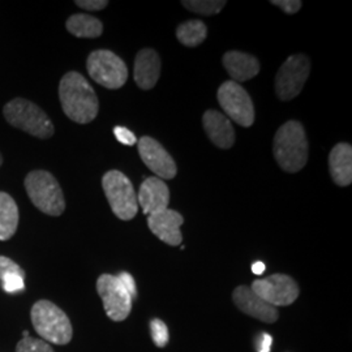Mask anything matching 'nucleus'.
Masks as SVG:
<instances>
[{
  "label": "nucleus",
  "mask_w": 352,
  "mask_h": 352,
  "mask_svg": "<svg viewBox=\"0 0 352 352\" xmlns=\"http://www.w3.org/2000/svg\"><path fill=\"white\" fill-rule=\"evenodd\" d=\"M102 187L113 214L122 221L135 218L139 209V202L131 180L123 173L111 170L102 179Z\"/></svg>",
  "instance_id": "6"
},
{
  "label": "nucleus",
  "mask_w": 352,
  "mask_h": 352,
  "mask_svg": "<svg viewBox=\"0 0 352 352\" xmlns=\"http://www.w3.org/2000/svg\"><path fill=\"white\" fill-rule=\"evenodd\" d=\"M206 36L208 29L200 20H189L187 23L179 25L176 30V37L179 42L187 47H196L201 45Z\"/></svg>",
  "instance_id": "23"
},
{
  "label": "nucleus",
  "mask_w": 352,
  "mask_h": 352,
  "mask_svg": "<svg viewBox=\"0 0 352 352\" xmlns=\"http://www.w3.org/2000/svg\"><path fill=\"white\" fill-rule=\"evenodd\" d=\"M218 101L227 116L241 126L254 123V107L250 94L235 81H226L218 89Z\"/></svg>",
  "instance_id": "10"
},
{
  "label": "nucleus",
  "mask_w": 352,
  "mask_h": 352,
  "mask_svg": "<svg viewBox=\"0 0 352 352\" xmlns=\"http://www.w3.org/2000/svg\"><path fill=\"white\" fill-rule=\"evenodd\" d=\"M182 4L188 10L195 13H200L205 16L217 14L223 10L226 6L225 0H184Z\"/></svg>",
  "instance_id": "24"
},
{
  "label": "nucleus",
  "mask_w": 352,
  "mask_h": 352,
  "mask_svg": "<svg viewBox=\"0 0 352 352\" xmlns=\"http://www.w3.org/2000/svg\"><path fill=\"white\" fill-rule=\"evenodd\" d=\"M311 72L308 56L292 55L280 65L276 77V91L279 100L289 101L298 97Z\"/></svg>",
  "instance_id": "8"
},
{
  "label": "nucleus",
  "mask_w": 352,
  "mask_h": 352,
  "mask_svg": "<svg viewBox=\"0 0 352 352\" xmlns=\"http://www.w3.org/2000/svg\"><path fill=\"white\" fill-rule=\"evenodd\" d=\"M272 4L277 6L282 11L289 13V14H294V13L300 11L302 6L300 0H273Z\"/></svg>",
  "instance_id": "28"
},
{
  "label": "nucleus",
  "mask_w": 352,
  "mask_h": 352,
  "mask_svg": "<svg viewBox=\"0 0 352 352\" xmlns=\"http://www.w3.org/2000/svg\"><path fill=\"white\" fill-rule=\"evenodd\" d=\"M3 164V157H1V154H0V166Z\"/></svg>",
  "instance_id": "34"
},
{
  "label": "nucleus",
  "mask_w": 352,
  "mask_h": 352,
  "mask_svg": "<svg viewBox=\"0 0 352 352\" xmlns=\"http://www.w3.org/2000/svg\"><path fill=\"white\" fill-rule=\"evenodd\" d=\"M113 135L120 144L126 145V146H132L138 142L135 133L132 131H129L128 128H124V126H115L113 128Z\"/></svg>",
  "instance_id": "27"
},
{
  "label": "nucleus",
  "mask_w": 352,
  "mask_h": 352,
  "mask_svg": "<svg viewBox=\"0 0 352 352\" xmlns=\"http://www.w3.org/2000/svg\"><path fill=\"white\" fill-rule=\"evenodd\" d=\"M266 270V266H265L263 261H256L252 264V272L256 274V276H263Z\"/></svg>",
  "instance_id": "32"
},
{
  "label": "nucleus",
  "mask_w": 352,
  "mask_h": 352,
  "mask_svg": "<svg viewBox=\"0 0 352 352\" xmlns=\"http://www.w3.org/2000/svg\"><path fill=\"white\" fill-rule=\"evenodd\" d=\"M25 337H29V333H28V331H24V338H25Z\"/></svg>",
  "instance_id": "33"
},
{
  "label": "nucleus",
  "mask_w": 352,
  "mask_h": 352,
  "mask_svg": "<svg viewBox=\"0 0 352 352\" xmlns=\"http://www.w3.org/2000/svg\"><path fill=\"white\" fill-rule=\"evenodd\" d=\"M7 122L38 139H50L54 135V124L41 107L24 98H16L4 106Z\"/></svg>",
  "instance_id": "5"
},
{
  "label": "nucleus",
  "mask_w": 352,
  "mask_h": 352,
  "mask_svg": "<svg viewBox=\"0 0 352 352\" xmlns=\"http://www.w3.org/2000/svg\"><path fill=\"white\" fill-rule=\"evenodd\" d=\"M151 331L157 347H164L168 343V329L162 320L154 318L151 322Z\"/></svg>",
  "instance_id": "26"
},
{
  "label": "nucleus",
  "mask_w": 352,
  "mask_h": 352,
  "mask_svg": "<svg viewBox=\"0 0 352 352\" xmlns=\"http://www.w3.org/2000/svg\"><path fill=\"white\" fill-rule=\"evenodd\" d=\"M252 289L263 300L273 307H285L295 302L299 296V286L286 274H274L263 279H256Z\"/></svg>",
  "instance_id": "11"
},
{
  "label": "nucleus",
  "mask_w": 352,
  "mask_h": 352,
  "mask_svg": "<svg viewBox=\"0 0 352 352\" xmlns=\"http://www.w3.org/2000/svg\"><path fill=\"white\" fill-rule=\"evenodd\" d=\"M16 352H55L50 343L43 340H37L33 337H25L17 343Z\"/></svg>",
  "instance_id": "25"
},
{
  "label": "nucleus",
  "mask_w": 352,
  "mask_h": 352,
  "mask_svg": "<svg viewBox=\"0 0 352 352\" xmlns=\"http://www.w3.org/2000/svg\"><path fill=\"white\" fill-rule=\"evenodd\" d=\"M257 342H256V346H257V351L258 352H270V347H272V343H273V338L263 333L257 337Z\"/></svg>",
  "instance_id": "31"
},
{
  "label": "nucleus",
  "mask_w": 352,
  "mask_h": 352,
  "mask_svg": "<svg viewBox=\"0 0 352 352\" xmlns=\"http://www.w3.org/2000/svg\"><path fill=\"white\" fill-rule=\"evenodd\" d=\"M90 77L107 89L122 88L128 78L126 63L113 51H93L87 62Z\"/></svg>",
  "instance_id": "7"
},
{
  "label": "nucleus",
  "mask_w": 352,
  "mask_h": 352,
  "mask_svg": "<svg viewBox=\"0 0 352 352\" xmlns=\"http://www.w3.org/2000/svg\"><path fill=\"white\" fill-rule=\"evenodd\" d=\"M202 124L208 138L222 149H230L235 142V131L226 115L215 110H208L204 113Z\"/></svg>",
  "instance_id": "16"
},
{
  "label": "nucleus",
  "mask_w": 352,
  "mask_h": 352,
  "mask_svg": "<svg viewBox=\"0 0 352 352\" xmlns=\"http://www.w3.org/2000/svg\"><path fill=\"white\" fill-rule=\"evenodd\" d=\"M25 273L13 260L0 256V282L7 294H19L25 289Z\"/></svg>",
  "instance_id": "21"
},
{
  "label": "nucleus",
  "mask_w": 352,
  "mask_h": 352,
  "mask_svg": "<svg viewBox=\"0 0 352 352\" xmlns=\"http://www.w3.org/2000/svg\"><path fill=\"white\" fill-rule=\"evenodd\" d=\"M97 291L101 296L106 315L115 322L124 321L131 314L133 299L119 278L111 274H102L97 280Z\"/></svg>",
  "instance_id": "9"
},
{
  "label": "nucleus",
  "mask_w": 352,
  "mask_h": 352,
  "mask_svg": "<svg viewBox=\"0 0 352 352\" xmlns=\"http://www.w3.org/2000/svg\"><path fill=\"white\" fill-rule=\"evenodd\" d=\"M25 189L30 201L42 213L59 217L65 210L63 190L50 173L43 170L29 173L25 177Z\"/></svg>",
  "instance_id": "4"
},
{
  "label": "nucleus",
  "mask_w": 352,
  "mask_h": 352,
  "mask_svg": "<svg viewBox=\"0 0 352 352\" xmlns=\"http://www.w3.org/2000/svg\"><path fill=\"white\" fill-rule=\"evenodd\" d=\"M330 174L336 184L347 187L352 182V148L350 144H337L329 155Z\"/></svg>",
  "instance_id": "19"
},
{
  "label": "nucleus",
  "mask_w": 352,
  "mask_h": 352,
  "mask_svg": "<svg viewBox=\"0 0 352 352\" xmlns=\"http://www.w3.org/2000/svg\"><path fill=\"white\" fill-rule=\"evenodd\" d=\"M184 219L173 209H164L162 212L148 215V226L151 232L168 245H179L183 240L180 227Z\"/></svg>",
  "instance_id": "14"
},
{
  "label": "nucleus",
  "mask_w": 352,
  "mask_h": 352,
  "mask_svg": "<svg viewBox=\"0 0 352 352\" xmlns=\"http://www.w3.org/2000/svg\"><path fill=\"white\" fill-rule=\"evenodd\" d=\"M67 29L71 34L78 38L100 37L103 32L101 21L90 14L77 13L67 20Z\"/></svg>",
  "instance_id": "22"
},
{
  "label": "nucleus",
  "mask_w": 352,
  "mask_h": 352,
  "mask_svg": "<svg viewBox=\"0 0 352 352\" xmlns=\"http://www.w3.org/2000/svg\"><path fill=\"white\" fill-rule=\"evenodd\" d=\"M59 98L63 111L71 120L87 124L98 115L100 103L88 80L78 72H68L59 85Z\"/></svg>",
  "instance_id": "1"
},
{
  "label": "nucleus",
  "mask_w": 352,
  "mask_h": 352,
  "mask_svg": "<svg viewBox=\"0 0 352 352\" xmlns=\"http://www.w3.org/2000/svg\"><path fill=\"white\" fill-rule=\"evenodd\" d=\"M223 65L235 82L248 81L260 72V62L253 55L240 51L226 52L223 56Z\"/></svg>",
  "instance_id": "18"
},
{
  "label": "nucleus",
  "mask_w": 352,
  "mask_h": 352,
  "mask_svg": "<svg viewBox=\"0 0 352 352\" xmlns=\"http://www.w3.org/2000/svg\"><path fill=\"white\" fill-rule=\"evenodd\" d=\"M76 4L87 11H101L109 6V1L106 0H77Z\"/></svg>",
  "instance_id": "30"
},
{
  "label": "nucleus",
  "mask_w": 352,
  "mask_h": 352,
  "mask_svg": "<svg viewBox=\"0 0 352 352\" xmlns=\"http://www.w3.org/2000/svg\"><path fill=\"white\" fill-rule=\"evenodd\" d=\"M116 277L119 278V280L122 282V285L129 292L132 299H136L138 298V289H136V282H135L133 277L129 273H126V272L119 273Z\"/></svg>",
  "instance_id": "29"
},
{
  "label": "nucleus",
  "mask_w": 352,
  "mask_h": 352,
  "mask_svg": "<svg viewBox=\"0 0 352 352\" xmlns=\"http://www.w3.org/2000/svg\"><path fill=\"white\" fill-rule=\"evenodd\" d=\"M139 153L142 162L160 179L175 177V161L164 146L151 138H141L139 140Z\"/></svg>",
  "instance_id": "12"
},
{
  "label": "nucleus",
  "mask_w": 352,
  "mask_h": 352,
  "mask_svg": "<svg viewBox=\"0 0 352 352\" xmlns=\"http://www.w3.org/2000/svg\"><path fill=\"white\" fill-rule=\"evenodd\" d=\"M19 226V208L12 197L0 192V240H10Z\"/></svg>",
  "instance_id": "20"
},
{
  "label": "nucleus",
  "mask_w": 352,
  "mask_h": 352,
  "mask_svg": "<svg viewBox=\"0 0 352 352\" xmlns=\"http://www.w3.org/2000/svg\"><path fill=\"white\" fill-rule=\"evenodd\" d=\"M140 206L146 215L162 212L168 208L170 190L162 179L151 176L145 179L139 190Z\"/></svg>",
  "instance_id": "15"
},
{
  "label": "nucleus",
  "mask_w": 352,
  "mask_h": 352,
  "mask_svg": "<svg viewBox=\"0 0 352 352\" xmlns=\"http://www.w3.org/2000/svg\"><path fill=\"white\" fill-rule=\"evenodd\" d=\"M232 300L236 307L245 315L254 317L260 321L273 324L278 320V311L276 307L263 300L251 287L239 286L232 294Z\"/></svg>",
  "instance_id": "13"
},
{
  "label": "nucleus",
  "mask_w": 352,
  "mask_h": 352,
  "mask_svg": "<svg viewBox=\"0 0 352 352\" xmlns=\"http://www.w3.org/2000/svg\"><path fill=\"white\" fill-rule=\"evenodd\" d=\"M274 157L286 173H298L308 161V141L302 123L289 120L280 126L274 136Z\"/></svg>",
  "instance_id": "2"
},
{
  "label": "nucleus",
  "mask_w": 352,
  "mask_h": 352,
  "mask_svg": "<svg viewBox=\"0 0 352 352\" xmlns=\"http://www.w3.org/2000/svg\"><path fill=\"white\" fill-rule=\"evenodd\" d=\"M161 75V59L153 49L140 51L135 60V81L140 89L149 90L155 87Z\"/></svg>",
  "instance_id": "17"
},
{
  "label": "nucleus",
  "mask_w": 352,
  "mask_h": 352,
  "mask_svg": "<svg viewBox=\"0 0 352 352\" xmlns=\"http://www.w3.org/2000/svg\"><path fill=\"white\" fill-rule=\"evenodd\" d=\"M30 317L34 330L45 342L63 346L72 340V324L63 309L56 304L49 300H39L32 307Z\"/></svg>",
  "instance_id": "3"
}]
</instances>
